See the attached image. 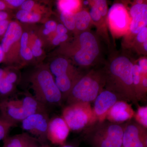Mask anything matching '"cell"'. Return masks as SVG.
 Wrapping results in <instances>:
<instances>
[{"label": "cell", "mask_w": 147, "mask_h": 147, "mask_svg": "<svg viewBox=\"0 0 147 147\" xmlns=\"http://www.w3.org/2000/svg\"><path fill=\"white\" fill-rule=\"evenodd\" d=\"M137 40L140 42H144L147 40V28L145 27L137 34Z\"/></svg>", "instance_id": "obj_29"}, {"label": "cell", "mask_w": 147, "mask_h": 147, "mask_svg": "<svg viewBox=\"0 0 147 147\" xmlns=\"http://www.w3.org/2000/svg\"><path fill=\"white\" fill-rule=\"evenodd\" d=\"M5 7V4L4 2L2 1H0V11H2L4 9Z\"/></svg>", "instance_id": "obj_43"}, {"label": "cell", "mask_w": 147, "mask_h": 147, "mask_svg": "<svg viewBox=\"0 0 147 147\" xmlns=\"http://www.w3.org/2000/svg\"><path fill=\"white\" fill-rule=\"evenodd\" d=\"M68 38L67 34H57L54 38L53 40V45H57L59 44L61 42L65 41Z\"/></svg>", "instance_id": "obj_30"}, {"label": "cell", "mask_w": 147, "mask_h": 147, "mask_svg": "<svg viewBox=\"0 0 147 147\" xmlns=\"http://www.w3.org/2000/svg\"><path fill=\"white\" fill-rule=\"evenodd\" d=\"M95 6L99 10L101 16H105L108 11L107 2L105 0H97L95 2Z\"/></svg>", "instance_id": "obj_24"}, {"label": "cell", "mask_w": 147, "mask_h": 147, "mask_svg": "<svg viewBox=\"0 0 147 147\" xmlns=\"http://www.w3.org/2000/svg\"><path fill=\"white\" fill-rule=\"evenodd\" d=\"M33 147H52L51 146H49V145L47 144H43V145H41L40 146H34Z\"/></svg>", "instance_id": "obj_46"}, {"label": "cell", "mask_w": 147, "mask_h": 147, "mask_svg": "<svg viewBox=\"0 0 147 147\" xmlns=\"http://www.w3.org/2000/svg\"><path fill=\"white\" fill-rule=\"evenodd\" d=\"M16 126V124L0 118V141L6 138L10 129Z\"/></svg>", "instance_id": "obj_22"}, {"label": "cell", "mask_w": 147, "mask_h": 147, "mask_svg": "<svg viewBox=\"0 0 147 147\" xmlns=\"http://www.w3.org/2000/svg\"><path fill=\"white\" fill-rule=\"evenodd\" d=\"M40 18V15L36 13H32L29 15L28 23H35L39 21Z\"/></svg>", "instance_id": "obj_36"}, {"label": "cell", "mask_w": 147, "mask_h": 147, "mask_svg": "<svg viewBox=\"0 0 147 147\" xmlns=\"http://www.w3.org/2000/svg\"><path fill=\"white\" fill-rule=\"evenodd\" d=\"M31 12L21 9L16 13V18L24 23H28L29 15Z\"/></svg>", "instance_id": "obj_25"}, {"label": "cell", "mask_w": 147, "mask_h": 147, "mask_svg": "<svg viewBox=\"0 0 147 147\" xmlns=\"http://www.w3.org/2000/svg\"><path fill=\"white\" fill-rule=\"evenodd\" d=\"M108 15L110 24L113 28L122 30L126 28L127 13L123 5L119 3L113 5L109 9Z\"/></svg>", "instance_id": "obj_14"}, {"label": "cell", "mask_w": 147, "mask_h": 147, "mask_svg": "<svg viewBox=\"0 0 147 147\" xmlns=\"http://www.w3.org/2000/svg\"><path fill=\"white\" fill-rule=\"evenodd\" d=\"M34 46H36V47H41L42 46V42H41V40H40L38 38L35 41L34 44Z\"/></svg>", "instance_id": "obj_42"}, {"label": "cell", "mask_w": 147, "mask_h": 147, "mask_svg": "<svg viewBox=\"0 0 147 147\" xmlns=\"http://www.w3.org/2000/svg\"><path fill=\"white\" fill-rule=\"evenodd\" d=\"M21 45L22 48H25L28 47V34L27 32L22 34L21 36Z\"/></svg>", "instance_id": "obj_35"}, {"label": "cell", "mask_w": 147, "mask_h": 147, "mask_svg": "<svg viewBox=\"0 0 147 147\" xmlns=\"http://www.w3.org/2000/svg\"><path fill=\"white\" fill-rule=\"evenodd\" d=\"M25 1L24 0H7L6 2L12 6L17 7L20 6Z\"/></svg>", "instance_id": "obj_39"}, {"label": "cell", "mask_w": 147, "mask_h": 147, "mask_svg": "<svg viewBox=\"0 0 147 147\" xmlns=\"http://www.w3.org/2000/svg\"><path fill=\"white\" fill-rule=\"evenodd\" d=\"M50 33L51 32L50 31L45 28L43 29V31H42V33L45 35H47L50 34Z\"/></svg>", "instance_id": "obj_44"}, {"label": "cell", "mask_w": 147, "mask_h": 147, "mask_svg": "<svg viewBox=\"0 0 147 147\" xmlns=\"http://www.w3.org/2000/svg\"><path fill=\"white\" fill-rule=\"evenodd\" d=\"M0 118L16 124L28 116L47 112V107L31 95H26L21 99H4L0 102Z\"/></svg>", "instance_id": "obj_3"}, {"label": "cell", "mask_w": 147, "mask_h": 147, "mask_svg": "<svg viewBox=\"0 0 147 147\" xmlns=\"http://www.w3.org/2000/svg\"><path fill=\"white\" fill-rule=\"evenodd\" d=\"M132 21L130 30L132 33L137 34L142 29L147 27V5L146 4L134 5L130 10Z\"/></svg>", "instance_id": "obj_13"}, {"label": "cell", "mask_w": 147, "mask_h": 147, "mask_svg": "<svg viewBox=\"0 0 147 147\" xmlns=\"http://www.w3.org/2000/svg\"><path fill=\"white\" fill-rule=\"evenodd\" d=\"M144 47L145 51H147V40L144 42Z\"/></svg>", "instance_id": "obj_47"}, {"label": "cell", "mask_w": 147, "mask_h": 147, "mask_svg": "<svg viewBox=\"0 0 147 147\" xmlns=\"http://www.w3.org/2000/svg\"><path fill=\"white\" fill-rule=\"evenodd\" d=\"M125 123H113L105 120L86 129L84 140L92 147H121Z\"/></svg>", "instance_id": "obj_2"}, {"label": "cell", "mask_w": 147, "mask_h": 147, "mask_svg": "<svg viewBox=\"0 0 147 147\" xmlns=\"http://www.w3.org/2000/svg\"><path fill=\"white\" fill-rule=\"evenodd\" d=\"M61 20L67 30H72L75 28V14L70 11H61Z\"/></svg>", "instance_id": "obj_19"}, {"label": "cell", "mask_w": 147, "mask_h": 147, "mask_svg": "<svg viewBox=\"0 0 147 147\" xmlns=\"http://www.w3.org/2000/svg\"><path fill=\"white\" fill-rule=\"evenodd\" d=\"M3 79H1L0 78V82H1V81L2 80H3Z\"/></svg>", "instance_id": "obj_50"}, {"label": "cell", "mask_w": 147, "mask_h": 147, "mask_svg": "<svg viewBox=\"0 0 147 147\" xmlns=\"http://www.w3.org/2000/svg\"><path fill=\"white\" fill-rule=\"evenodd\" d=\"M34 1L32 0L25 1L21 5V8L23 10L31 12V11L34 6Z\"/></svg>", "instance_id": "obj_31"}, {"label": "cell", "mask_w": 147, "mask_h": 147, "mask_svg": "<svg viewBox=\"0 0 147 147\" xmlns=\"http://www.w3.org/2000/svg\"><path fill=\"white\" fill-rule=\"evenodd\" d=\"M22 34V28L18 23L14 21L9 23L1 45L4 53H7L13 43L21 38Z\"/></svg>", "instance_id": "obj_16"}, {"label": "cell", "mask_w": 147, "mask_h": 147, "mask_svg": "<svg viewBox=\"0 0 147 147\" xmlns=\"http://www.w3.org/2000/svg\"><path fill=\"white\" fill-rule=\"evenodd\" d=\"M8 14L4 11H0V21L6 20Z\"/></svg>", "instance_id": "obj_40"}, {"label": "cell", "mask_w": 147, "mask_h": 147, "mask_svg": "<svg viewBox=\"0 0 147 147\" xmlns=\"http://www.w3.org/2000/svg\"><path fill=\"white\" fill-rule=\"evenodd\" d=\"M79 42L81 48L74 55V60L80 65H90L99 53L96 38L91 33L84 32L79 37Z\"/></svg>", "instance_id": "obj_8"}, {"label": "cell", "mask_w": 147, "mask_h": 147, "mask_svg": "<svg viewBox=\"0 0 147 147\" xmlns=\"http://www.w3.org/2000/svg\"><path fill=\"white\" fill-rule=\"evenodd\" d=\"M33 56L35 57H38L42 55V51L41 47H36L33 45L31 49Z\"/></svg>", "instance_id": "obj_38"}, {"label": "cell", "mask_w": 147, "mask_h": 147, "mask_svg": "<svg viewBox=\"0 0 147 147\" xmlns=\"http://www.w3.org/2000/svg\"><path fill=\"white\" fill-rule=\"evenodd\" d=\"M5 53L3 51L1 46L0 45V63L1 62L4 58Z\"/></svg>", "instance_id": "obj_41"}, {"label": "cell", "mask_w": 147, "mask_h": 147, "mask_svg": "<svg viewBox=\"0 0 147 147\" xmlns=\"http://www.w3.org/2000/svg\"><path fill=\"white\" fill-rule=\"evenodd\" d=\"M139 66L141 70V74L146 76L147 72V60L143 58L139 61Z\"/></svg>", "instance_id": "obj_28"}, {"label": "cell", "mask_w": 147, "mask_h": 147, "mask_svg": "<svg viewBox=\"0 0 147 147\" xmlns=\"http://www.w3.org/2000/svg\"><path fill=\"white\" fill-rule=\"evenodd\" d=\"M137 111L135 112L134 118L135 121L140 125L147 128V106L138 105Z\"/></svg>", "instance_id": "obj_20"}, {"label": "cell", "mask_w": 147, "mask_h": 147, "mask_svg": "<svg viewBox=\"0 0 147 147\" xmlns=\"http://www.w3.org/2000/svg\"><path fill=\"white\" fill-rule=\"evenodd\" d=\"M45 29H47L50 32L55 31L57 27V24L54 21H47L45 24Z\"/></svg>", "instance_id": "obj_33"}, {"label": "cell", "mask_w": 147, "mask_h": 147, "mask_svg": "<svg viewBox=\"0 0 147 147\" xmlns=\"http://www.w3.org/2000/svg\"><path fill=\"white\" fill-rule=\"evenodd\" d=\"M50 71L55 77L72 72L69 69L67 60L61 57L57 58L52 62L50 65Z\"/></svg>", "instance_id": "obj_17"}, {"label": "cell", "mask_w": 147, "mask_h": 147, "mask_svg": "<svg viewBox=\"0 0 147 147\" xmlns=\"http://www.w3.org/2000/svg\"><path fill=\"white\" fill-rule=\"evenodd\" d=\"M59 147H77L74 145L71 144H65L63 145V146H61Z\"/></svg>", "instance_id": "obj_45"}, {"label": "cell", "mask_w": 147, "mask_h": 147, "mask_svg": "<svg viewBox=\"0 0 147 147\" xmlns=\"http://www.w3.org/2000/svg\"><path fill=\"white\" fill-rule=\"evenodd\" d=\"M58 5L61 11L73 12L72 11L78 7L79 2L74 0H64L59 1Z\"/></svg>", "instance_id": "obj_21"}, {"label": "cell", "mask_w": 147, "mask_h": 147, "mask_svg": "<svg viewBox=\"0 0 147 147\" xmlns=\"http://www.w3.org/2000/svg\"><path fill=\"white\" fill-rule=\"evenodd\" d=\"M3 142V147H33L40 144L36 139L27 132L7 137Z\"/></svg>", "instance_id": "obj_15"}, {"label": "cell", "mask_w": 147, "mask_h": 147, "mask_svg": "<svg viewBox=\"0 0 147 147\" xmlns=\"http://www.w3.org/2000/svg\"><path fill=\"white\" fill-rule=\"evenodd\" d=\"M56 30L57 34L59 35L67 34V29L65 28L63 24H61L57 25Z\"/></svg>", "instance_id": "obj_37"}, {"label": "cell", "mask_w": 147, "mask_h": 147, "mask_svg": "<svg viewBox=\"0 0 147 147\" xmlns=\"http://www.w3.org/2000/svg\"><path fill=\"white\" fill-rule=\"evenodd\" d=\"M89 14L91 19L94 21H99L101 18V15L99 10L94 5L91 8Z\"/></svg>", "instance_id": "obj_27"}, {"label": "cell", "mask_w": 147, "mask_h": 147, "mask_svg": "<svg viewBox=\"0 0 147 147\" xmlns=\"http://www.w3.org/2000/svg\"><path fill=\"white\" fill-rule=\"evenodd\" d=\"M4 79L9 83L13 84L17 81V76L14 72H11L7 74Z\"/></svg>", "instance_id": "obj_32"}, {"label": "cell", "mask_w": 147, "mask_h": 147, "mask_svg": "<svg viewBox=\"0 0 147 147\" xmlns=\"http://www.w3.org/2000/svg\"><path fill=\"white\" fill-rule=\"evenodd\" d=\"M71 131H81L91 126L92 108L90 103L78 102L64 108L62 117Z\"/></svg>", "instance_id": "obj_6"}, {"label": "cell", "mask_w": 147, "mask_h": 147, "mask_svg": "<svg viewBox=\"0 0 147 147\" xmlns=\"http://www.w3.org/2000/svg\"><path fill=\"white\" fill-rule=\"evenodd\" d=\"M69 127L62 117L50 119L47 129V140L53 144L62 146L65 144L69 134Z\"/></svg>", "instance_id": "obj_11"}, {"label": "cell", "mask_w": 147, "mask_h": 147, "mask_svg": "<svg viewBox=\"0 0 147 147\" xmlns=\"http://www.w3.org/2000/svg\"><path fill=\"white\" fill-rule=\"evenodd\" d=\"M84 5H88L89 4L88 1H84Z\"/></svg>", "instance_id": "obj_48"}, {"label": "cell", "mask_w": 147, "mask_h": 147, "mask_svg": "<svg viewBox=\"0 0 147 147\" xmlns=\"http://www.w3.org/2000/svg\"><path fill=\"white\" fill-rule=\"evenodd\" d=\"M20 54L22 57L26 60H30L33 57L31 49L28 47L25 48L21 47L20 49Z\"/></svg>", "instance_id": "obj_26"}, {"label": "cell", "mask_w": 147, "mask_h": 147, "mask_svg": "<svg viewBox=\"0 0 147 147\" xmlns=\"http://www.w3.org/2000/svg\"><path fill=\"white\" fill-rule=\"evenodd\" d=\"M135 111L132 104L123 100H118L108 111L106 120L117 124H122L134 117Z\"/></svg>", "instance_id": "obj_12"}, {"label": "cell", "mask_w": 147, "mask_h": 147, "mask_svg": "<svg viewBox=\"0 0 147 147\" xmlns=\"http://www.w3.org/2000/svg\"><path fill=\"white\" fill-rule=\"evenodd\" d=\"M13 88V84H10L3 79L0 82V94L7 95L11 93Z\"/></svg>", "instance_id": "obj_23"}, {"label": "cell", "mask_w": 147, "mask_h": 147, "mask_svg": "<svg viewBox=\"0 0 147 147\" xmlns=\"http://www.w3.org/2000/svg\"><path fill=\"white\" fill-rule=\"evenodd\" d=\"M50 119L47 112L32 114L21 121L22 128L38 140L40 145L47 141V129Z\"/></svg>", "instance_id": "obj_7"}, {"label": "cell", "mask_w": 147, "mask_h": 147, "mask_svg": "<svg viewBox=\"0 0 147 147\" xmlns=\"http://www.w3.org/2000/svg\"><path fill=\"white\" fill-rule=\"evenodd\" d=\"M9 24V22L7 20L0 21V36L5 34Z\"/></svg>", "instance_id": "obj_34"}, {"label": "cell", "mask_w": 147, "mask_h": 147, "mask_svg": "<svg viewBox=\"0 0 147 147\" xmlns=\"http://www.w3.org/2000/svg\"><path fill=\"white\" fill-rule=\"evenodd\" d=\"M105 82V76L94 73L80 78L74 86L66 100L67 105L78 102L90 103L94 101L102 91Z\"/></svg>", "instance_id": "obj_5"}, {"label": "cell", "mask_w": 147, "mask_h": 147, "mask_svg": "<svg viewBox=\"0 0 147 147\" xmlns=\"http://www.w3.org/2000/svg\"><path fill=\"white\" fill-rule=\"evenodd\" d=\"M118 100L117 96L112 92L107 90L102 91L94 100L91 125L105 120L108 111Z\"/></svg>", "instance_id": "obj_10"}, {"label": "cell", "mask_w": 147, "mask_h": 147, "mask_svg": "<svg viewBox=\"0 0 147 147\" xmlns=\"http://www.w3.org/2000/svg\"><path fill=\"white\" fill-rule=\"evenodd\" d=\"M133 64L123 56L116 58L111 63L108 77H105L107 90L117 96L119 100L138 105L133 84Z\"/></svg>", "instance_id": "obj_1"}, {"label": "cell", "mask_w": 147, "mask_h": 147, "mask_svg": "<svg viewBox=\"0 0 147 147\" xmlns=\"http://www.w3.org/2000/svg\"><path fill=\"white\" fill-rule=\"evenodd\" d=\"M137 4H142L143 3V1H137Z\"/></svg>", "instance_id": "obj_49"}, {"label": "cell", "mask_w": 147, "mask_h": 147, "mask_svg": "<svg viewBox=\"0 0 147 147\" xmlns=\"http://www.w3.org/2000/svg\"><path fill=\"white\" fill-rule=\"evenodd\" d=\"M34 97L47 107L48 105H60L63 101L62 96L50 71L41 69L36 71L30 77Z\"/></svg>", "instance_id": "obj_4"}, {"label": "cell", "mask_w": 147, "mask_h": 147, "mask_svg": "<svg viewBox=\"0 0 147 147\" xmlns=\"http://www.w3.org/2000/svg\"><path fill=\"white\" fill-rule=\"evenodd\" d=\"M75 27L79 30H84L88 27L91 18L89 13L85 10L81 11L75 14Z\"/></svg>", "instance_id": "obj_18"}, {"label": "cell", "mask_w": 147, "mask_h": 147, "mask_svg": "<svg viewBox=\"0 0 147 147\" xmlns=\"http://www.w3.org/2000/svg\"><path fill=\"white\" fill-rule=\"evenodd\" d=\"M147 129L135 121L127 122L121 147H147Z\"/></svg>", "instance_id": "obj_9"}]
</instances>
